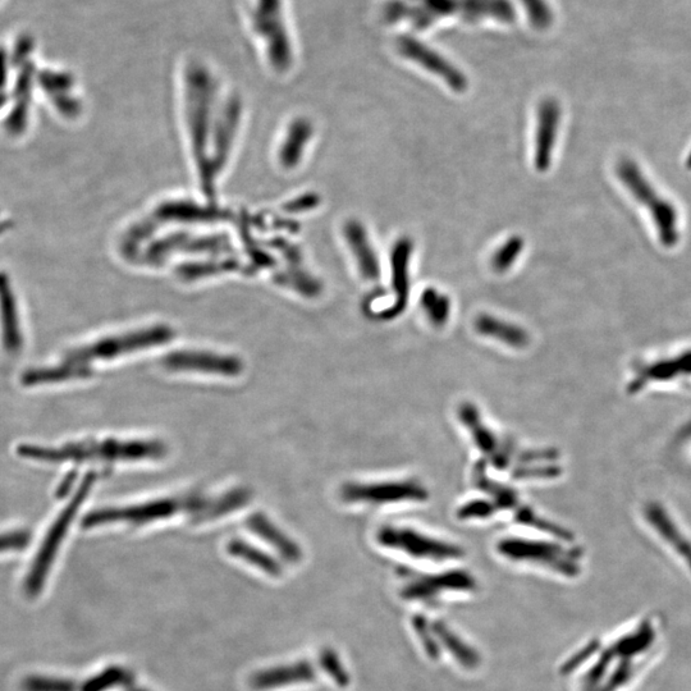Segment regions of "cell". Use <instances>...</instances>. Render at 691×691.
I'll list each match as a JSON object with an SVG mask.
<instances>
[{"instance_id":"ba28073f","label":"cell","mask_w":691,"mask_h":691,"mask_svg":"<svg viewBox=\"0 0 691 691\" xmlns=\"http://www.w3.org/2000/svg\"><path fill=\"white\" fill-rule=\"evenodd\" d=\"M173 337H175V332L166 326L144 329V331L125 334V336L107 338V340L96 342L94 345L68 352L64 358V363L88 365L93 360L113 359L126 354V352L164 345Z\"/></svg>"},{"instance_id":"44dd1931","label":"cell","mask_w":691,"mask_h":691,"mask_svg":"<svg viewBox=\"0 0 691 691\" xmlns=\"http://www.w3.org/2000/svg\"><path fill=\"white\" fill-rule=\"evenodd\" d=\"M93 375L89 365L67 364L58 368L34 369L26 372L22 377V384L26 387L39 386L45 383L71 381V379H86Z\"/></svg>"},{"instance_id":"7a4b0ae2","label":"cell","mask_w":691,"mask_h":691,"mask_svg":"<svg viewBox=\"0 0 691 691\" xmlns=\"http://www.w3.org/2000/svg\"><path fill=\"white\" fill-rule=\"evenodd\" d=\"M461 424L469 430L475 447L483 453L485 460L493 468L501 471L514 468L515 479L551 478L560 474V469L552 465L555 455L549 450H520L505 436H498L493 429L484 423L482 414L471 402H462L459 407Z\"/></svg>"},{"instance_id":"d6a6232c","label":"cell","mask_w":691,"mask_h":691,"mask_svg":"<svg viewBox=\"0 0 691 691\" xmlns=\"http://www.w3.org/2000/svg\"><path fill=\"white\" fill-rule=\"evenodd\" d=\"M31 50V41L30 39H22L21 41H18L15 54H13V57H15V61L20 62L21 59H24L27 57V54H29Z\"/></svg>"},{"instance_id":"f1b7e54d","label":"cell","mask_w":691,"mask_h":691,"mask_svg":"<svg viewBox=\"0 0 691 691\" xmlns=\"http://www.w3.org/2000/svg\"><path fill=\"white\" fill-rule=\"evenodd\" d=\"M497 514L496 507L489 500H474L462 505L457 511L460 520L489 519Z\"/></svg>"},{"instance_id":"9c48e42d","label":"cell","mask_w":691,"mask_h":691,"mask_svg":"<svg viewBox=\"0 0 691 691\" xmlns=\"http://www.w3.org/2000/svg\"><path fill=\"white\" fill-rule=\"evenodd\" d=\"M377 542L383 547L396 549L420 560L446 561L464 555L459 546L429 537L407 526H381L377 532Z\"/></svg>"},{"instance_id":"3957f363","label":"cell","mask_w":691,"mask_h":691,"mask_svg":"<svg viewBox=\"0 0 691 691\" xmlns=\"http://www.w3.org/2000/svg\"><path fill=\"white\" fill-rule=\"evenodd\" d=\"M167 451L166 445L160 441H117V439L72 443V445H66L62 448L30 445H22L17 448V453L21 457L44 462L158 460L166 456Z\"/></svg>"},{"instance_id":"d590c367","label":"cell","mask_w":691,"mask_h":691,"mask_svg":"<svg viewBox=\"0 0 691 691\" xmlns=\"http://www.w3.org/2000/svg\"><path fill=\"white\" fill-rule=\"evenodd\" d=\"M127 691H146L144 689H137V688H128Z\"/></svg>"},{"instance_id":"836d02e7","label":"cell","mask_w":691,"mask_h":691,"mask_svg":"<svg viewBox=\"0 0 691 691\" xmlns=\"http://www.w3.org/2000/svg\"><path fill=\"white\" fill-rule=\"evenodd\" d=\"M8 76V57L3 49H0V89L3 88L7 82Z\"/></svg>"},{"instance_id":"603a6c76","label":"cell","mask_w":691,"mask_h":691,"mask_svg":"<svg viewBox=\"0 0 691 691\" xmlns=\"http://www.w3.org/2000/svg\"><path fill=\"white\" fill-rule=\"evenodd\" d=\"M227 551L233 557L240 558V560L247 562V564L258 567L259 570L271 576H279L282 574V566L276 560L260 549L239 539H233L227 544Z\"/></svg>"},{"instance_id":"ffe728a7","label":"cell","mask_w":691,"mask_h":691,"mask_svg":"<svg viewBox=\"0 0 691 691\" xmlns=\"http://www.w3.org/2000/svg\"><path fill=\"white\" fill-rule=\"evenodd\" d=\"M475 329L484 337L505 343L512 349H525L529 345V333L524 328L516 326L506 320L493 317V315L482 314L475 319Z\"/></svg>"},{"instance_id":"484cf974","label":"cell","mask_w":691,"mask_h":691,"mask_svg":"<svg viewBox=\"0 0 691 691\" xmlns=\"http://www.w3.org/2000/svg\"><path fill=\"white\" fill-rule=\"evenodd\" d=\"M525 241L521 236H512L493 254L491 264L494 272L505 273L523 253Z\"/></svg>"},{"instance_id":"277c9868","label":"cell","mask_w":691,"mask_h":691,"mask_svg":"<svg viewBox=\"0 0 691 691\" xmlns=\"http://www.w3.org/2000/svg\"><path fill=\"white\" fill-rule=\"evenodd\" d=\"M210 500L201 496H186L148 502L139 506L123 507V509H100L90 512L82 520V526L84 529H91L95 526L112 523L144 525L151 523V521L167 519V517L176 515L178 512H189L195 516L208 509Z\"/></svg>"},{"instance_id":"4316f807","label":"cell","mask_w":691,"mask_h":691,"mask_svg":"<svg viewBox=\"0 0 691 691\" xmlns=\"http://www.w3.org/2000/svg\"><path fill=\"white\" fill-rule=\"evenodd\" d=\"M131 672L122 667H109L104 670L102 674L91 677L82 686V691H105L114 688V686L128 685L131 683Z\"/></svg>"},{"instance_id":"ac0fdd59","label":"cell","mask_w":691,"mask_h":691,"mask_svg":"<svg viewBox=\"0 0 691 691\" xmlns=\"http://www.w3.org/2000/svg\"><path fill=\"white\" fill-rule=\"evenodd\" d=\"M314 679V668L309 663L297 662L294 665L279 666L258 672L251 677L250 684L255 690H271L288 685L309 683Z\"/></svg>"},{"instance_id":"7c38bea8","label":"cell","mask_w":691,"mask_h":691,"mask_svg":"<svg viewBox=\"0 0 691 691\" xmlns=\"http://www.w3.org/2000/svg\"><path fill=\"white\" fill-rule=\"evenodd\" d=\"M398 50L405 58L420 64L425 70L441 77L456 93H464L468 90V79L464 73L448 62L446 58H443L441 54L428 48L427 45L420 44L414 39H402L398 43Z\"/></svg>"},{"instance_id":"5bb4252c","label":"cell","mask_w":691,"mask_h":691,"mask_svg":"<svg viewBox=\"0 0 691 691\" xmlns=\"http://www.w3.org/2000/svg\"><path fill=\"white\" fill-rule=\"evenodd\" d=\"M561 116L560 104L555 99H544L539 104L534 149V166L538 172H547L551 168Z\"/></svg>"},{"instance_id":"d4e9b609","label":"cell","mask_w":691,"mask_h":691,"mask_svg":"<svg viewBox=\"0 0 691 691\" xmlns=\"http://www.w3.org/2000/svg\"><path fill=\"white\" fill-rule=\"evenodd\" d=\"M311 134H313V128H311L308 121H297L295 125L291 127L282 154L283 163H285L286 166L294 167L295 164L299 163L302 151H304L305 145L308 143Z\"/></svg>"},{"instance_id":"8fae6325","label":"cell","mask_w":691,"mask_h":691,"mask_svg":"<svg viewBox=\"0 0 691 691\" xmlns=\"http://www.w3.org/2000/svg\"><path fill=\"white\" fill-rule=\"evenodd\" d=\"M162 365L172 372H201L237 377L244 363L236 356L217 355L204 351H176L164 356Z\"/></svg>"},{"instance_id":"1f68e13d","label":"cell","mask_w":691,"mask_h":691,"mask_svg":"<svg viewBox=\"0 0 691 691\" xmlns=\"http://www.w3.org/2000/svg\"><path fill=\"white\" fill-rule=\"evenodd\" d=\"M76 478V471H71L70 474L66 475V478L63 479V482L61 483V485H59L58 491L56 493L58 498H63L64 496H66L68 492H70L73 483L76 482Z\"/></svg>"},{"instance_id":"7402d4cb","label":"cell","mask_w":691,"mask_h":691,"mask_svg":"<svg viewBox=\"0 0 691 691\" xmlns=\"http://www.w3.org/2000/svg\"><path fill=\"white\" fill-rule=\"evenodd\" d=\"M250 496L249 489L239 488L233 489V491L224 494L222 497L213 498L207 510L199 515L192 516V524L207 523V521L218 519V517L239 510L250 501Z\"/></svg>"},{"instance_id":"6da1fadb","label":"cell","mask_w":691,"mask_h":691,"mask_svg":"<svg viewBox=\"0 0 691 691\" xmlns=\"http://www.w3.org/2000/svg\"><path fill=\"white\" fill-rule=\"evenodd\" d=\"M240 20L244 34L277 75L294 67L297 32L292 0H240Z\"/></svg>"},{"instance_id":"83f0119b","label":"cell","mask_w":691,"mask_h":691,"mask_svg":"<svg viewBox=\"0 0 691 691\" xmlns=\"http://www.w3.org/2000/svg\"><path fill=\"white\" fill-rule=\"evenodd\" d=\"M25 691H76L75 683L53 677L32 676L24 681Z\"/></svg>"},{"instance_id":"e575fe53","label":"cell","mask_w":691,"mask_h":691,"mask_svg":"<svg viewBox=\"0 0 691 691\" xmlns=\"http://www.w3.org/2000/svg\"><path fill=\"white\" fill-rule=\"evenodd\" d=\"M8 219L6 217V214L2 212V209H0V236H3L4 233L7 232V224H8Z\"/></svg>"},{"instance_id":"f546056e","label":"cell","mask_w":691,"mask_h":691,"mask_svg":"<svg viewBox=\"0 0 691 691\" xmlns=\"http://www.w3.org/2000/svg\"><path fill=\"white\" fill-rule=\"evenodd\" d=\"M31 542L29 530H18L8 534L0 535V552L22 551Z\"/></svg>"},{"instance_id":"5b68a950","label":"cell","mask_w":691,"mask_h":691,"mask_svg":"<svg viewBox=\"0 0 691 691\" xmlns=\"http://www.w3.org/2000/svg\"><path fill=\"white\" fill-rule=\"evenodd\" d=\"M96 479H98L96 473H89L86 475L79 489H77L75 497L68 503L66 509L61 512L58 519L54 521L47 537H45V541L41 544L38 556H36L34 565H32L30 574L27 576L26 580V593L29 594L30 597L38 596L41 589H43L45 579H47L50 567H52L58 549L61 547L64 535H66L68 529H70L73 517L79 512L86 497L89 496Z\"/></svg>"},{"instance_id":"52a82bcc","label":"cell","mask_w":691,"mask_h":691,"mask_svg":"<svg viewBox=\"0 0 691 691\" xmlns=\"http://www.w3.org/2000/svg\"><path fill=\"white\" fill-rule=\"evenodd\" d=\"M340 497L346 503H365V505H390L401 502H425L429 491L415 478L387 480V482L343 484Z\"/></svg>"},{"instance_id":"cb8c5ba5","label":"cell","mask_w":691,"mask_h":691,"mask_svg":"<svg viewBox=\"0 0 691 691\" xmlns=\"http://www.w3.org/2000/svg\"><path fill=\"white\" fill-rule=\"evenodd\" d=\"M420 305L434 327L446 326L451 314L450 297L441 294L436 288L429 287L421 294Z\"/></svg>"},{"instance_id":"2e32d148","label":"cell","mask_w":691,"mask_h":691,"mask_svg":"<svg viewBox=\"0 0 691 691\" xmlns=\"http://www.w3.org/2000/svg\"><path fill=\"white\" fill-rule=\"evenodd\" d=\"M11 277L0 271V326L4 349L9 354H17L22 347L20 318H18L17 295Z\"/></svg>"},{"instance_id":"4dcf8cb0","label":"cell","mask_w":691,"mask_h":691,"mask_svg":"<svg viewBox=\"0 0 691 691\" xmlns=\"http://www.w3.org/2000/svg\"><path fill=\"white\" fill-rule=\"evenodd\" d=\"M320 662H322V666L326 668L328 674L331 675L338 684H347L349 679H347L346 672L343 670L341 662L338 660L336 654L331 651H324L320 654Z\"/></svg>"},{"instance_id":"9a60e30c","label":"cell","mask_w":691,"mask_h":691,"mask_svg":"<svg viewBox=\"0 0 691 691\" xmlns=\"http://www.w3.org/2000/svg\"><path fill=\"white\" fill-rule=\"evenodd\" d=\"M475 587L473 576L466 571H450L439 575H419L411 579L404 589V596L429 599L447 590H469ZM424 599V601H425Z\"/></svg>"},{"instance_id":"8992f818","label":"cell","mask_w":691,"mask_h":691,"mask_svg":"<svg viewBox=\"0 0 691 691\" xmlns=\"http://www.w3.org/2000/svg\"><path fill=\"white\" fill-rule=\"evenodd\" d=\"M473 482L475 487L491 497L489 501L496 507L497 512L502 510L510 511L512 515H514L517 523L533 526L534 529L556 535V537H562L564 539H567V535L570 537V534L567 533L566 530L561 529L560 526L549 523V521L535 514L533 509L525 505L515 489L489 478L487 474V464H485V462L479 461L477 465H475Z\"/></svg>"},{"instance_id":"d6986e66","label":"cell","mask_w":691,"mask_h":691,"mask_svg":"<svg viewBox=\"0 0 691 691\" xmlns=\"http://www.w3.org/2000/svg\"><path fill=\"white\" fill-rule=\"evenodd\" d=\"M246 525L251 532L259 535L265 542L271 544L279 555L288 562L297 564V562L301 561L302 552L300 547L292 539L288 538L281 529H278V526L273 524L267 515L262 514V512H256V514L251 515L246 520Z\"/></svg>"},{"instance_id":"4fadbf2b","label":"cell","mask_w":691,"mask_h":691,"mask_svg":"<svg viewBox=\"0 0 691 691\" xmlns=\"http://www.w3.org/2000/svg\"><path fill=\"white\" fill-rule=\"evenodd\" d=\"M414 244L410 237H401L393 245L391 251L392 287L395 291V304L378 313L382 320H392L400 317L409 304L410 276L409 265Z\"/></svg>"},{"instance_id":"30bf717a","label":"cell","mask_w":691,"mask_h":691,"mask_svg":"<svg viewBox=\"0 0 691 691\" xmlns=\"http://www.w3.org/2000/svg\"><path fill=\"white\" fill-rule=\"evenodd\" d=\"M497 549L502 556L510 560L548 566L561 574L574 575L578 571L576 557L557 544L533 539L506 538L498 543Z\"/></svg>"},{"instance_id":"e0dca14e","label":"cell","mask_w":691,"mask_h":691,"mask_svg":"<svg viewBox=\"0 0 691 691\" xmlns=\"http://www.w3.org/2000/svg\"><path fill=\"white\" fill-rule=\"evenodd\" d=\"M345 236L349 242L352 254L358 262L361 276L366 281H378L381 278V264L378 255L375 254L372 244L368 237L365 227L356 219L346 223Z\"/></svg>"}]
</instances>
